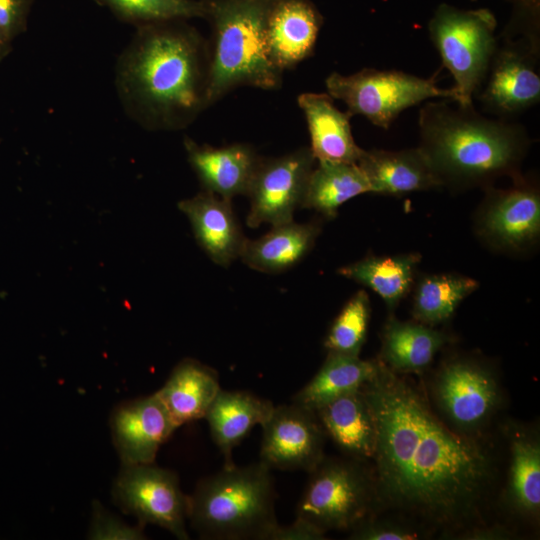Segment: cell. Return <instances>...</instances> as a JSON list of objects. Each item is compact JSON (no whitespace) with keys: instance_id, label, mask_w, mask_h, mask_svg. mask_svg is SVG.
<instances>
[{"instance_id":"obj_1","label":"cell","mask_w":540,"mask_h":540,"mask_svg":"<svg viewBox=\"0 0 540 540\" xmlns=\"http://www.w3.org/2000/svg\"><path fill=\"white\" fill-rule=\"evenodd\" d=\"M362 391L376 426L372 470L377 508L455 536L482 520L496 466L478 437L461 434L408 380L379 360Z\"/></svg>"},{"instance_id":"obj_2","label":"cell","mask_w":540,"mask_h":540,"mask_svg":"<svg viewBox=\"0 0 540 540\" xmlns=\"http://www.w3.org/2000/svg\"><path fill=\"white\" fill-rule=\"evenodd\" d=\"M186 20L136 27L118 58L115 84L126 113L148 130H178L207 108L210 47Z\"/></svg>"},{"instance_id":"obj_3","label":"cell","mask_w":540,"mask_h":540,"mask_svg":"<svg viewBox=\"0 0 540 540\" xmlns=\"http://www.w3.org/2000/svg\"><path fill=\"white\" fill-rule=\"evenodd\" d=\"M428 101L419 110L420 150L441 186L465 189L503 176H522L520 168L531 140L519 123L488 118L473 105Z\"/></svg>"},{"instance_id":"obj_4","label":"cell","mask_w":540,"mask_h":540,"mask_svg":"<svg viewBox=\"0 0 540 540\" xmlns=\"http://www.w3.org/2000/svg\"><path fill=\"white\" fill-rule=\"evenodd\" d=\"M271 468L234 465L198 481L188 495V520L203 539L268 540L278 524Z\"/></svg>"},{"instance_id":"obj_5","label":"cell","mask_w":540,"mask_h":540,"mask_svg":"<svg viewBox=\"0 0 540 540\" xmlns=\"http://www.w3.org/2000/svg\"><path fill=\"white\" fill-rule=\"evenodd\" d=\"M213 29L206 92L207 107L240 86L278 89L282 71L273 63L266 40L271 0H204Z\"/></svg>"},{"instance_id":"obj_6","label":"cell","mask_w":540,"mask_h":540,"mask_svg":"<svg viewBox=\"0 0 540 540\" xmlns=\"http://www.w3.org/2000/svg\"><path fill=\"white\" fill-rule=\"evenodd\" d=\"M496 26L488 9L461 10L447 4L439 5L429 21L430 39L454 79L459 105H473L498 46Z\"/></svg>"},{"instance_id":"obj_7","label":"cell","mask_w":540,"mask_h":540,"mask_svg":"<svg viewBox=\"0 0 540 540\" xmlns=\"http://www.w3.org/2000/svg\"><path fill=\"white\" fill-rule=\"evenodd\" d=\"M365 461L327 458L310 476L296 508V518L325 533L351 530L377 508L373 472Z\"/></svg>"},{"instance_id":"obj_8","label":"cell","mask_w":540,"mask_h":540,"mask_svg":"<svg viewBox=\"0 0 540 540\" xmlns=\"http://www.w3.org/2000/svg\"><path fill=\"white\" fill-rule=\"evenodd\" d=\"M325 85L333 99L346 104L351 116L362 115L383 129H388L402 111L426 100L456 101L454 89L438 87L434 77L426 79L398 70L364 68L350 75L333 72Z\"/></svg>"},{"instance_id":"obj_9","label":"cell","mask_w":540,"mask_h":540,"mask_svg":"<svg viewBox=\"0 0 540 540\" xmlns=\"http://www.w3.org/2000/svg\"><path fill=\"white\" fill-rule=\"evenodd\" d=\"M431 396L442 420L455 431L479 437L501 403L494 373L479 361H445L431 382Z\"/></svg>"},{"instance_id":"obj_10","label":"cell","mask_w":540,"mask_h":540,"mask_svg":"<svg viewBox=\"0 0 540 540\" xmlns=\"http://www.w3.org/2000/svg\"><path fill=\"white\" fill-rule=\"evenodd\" d=\"M115 503L141 526L154 524L180 540L189 539L188 495L177 474L152 464L123 465L113 486Z\"/></svg>"},{"instance_id":"obj_11","label":"cell","mask_w":540,"mask_h":540,"mask_svg":"<svg viewBox=\"0 0 540 540\" xmlns=\"http://www.w3.org/2000/svg\"><path fill=\"white\" fill-rule=\"evenodd\" d=\"M540 46L530 40L507 39L498 44L485 78L474 96L484 111L505 119L540 101Z\"/></svg>"},{"instance_id":"obj_12","label":"cell","mask_w":540,"mask_h":540,"mask_svg":"<svg viewBox=\"0 0 540 540\" xmlns=\"http://www.w3.org/2000/svg\"><path fill=\"white\" fill-rule=\"evenodd\" d=\"M476 230L493 248L510 253L527 251L540 234V194L535 181L523 175L507 189L487 187L479 207Z\"/></svg>"},{"instance_id":"obj_13","label":"cell","mask_w":540,"mask_h":540,"mask_svg":"<svg viewBox=\"0 0 540 540\" xmlns=\"http://www.w3.org/2000/svg\"><path fill=\"white\" fill-rule=\"evenodd\" d=\"M314 162L307 147L278 158H261L246 194L250 198L247 225L256 228L262 223L276 226L292 221L294 211L301 207Z\"/></svg>"},{"instance_id":"obj_14","label":"cell","mask_w":540,"mask_h":540,"mask_svg":"<svg viewBox=\"0 0 540 540\" xmlns=\"http://www.w3.org/2000/svg\"><path fill=\"white\" fill-rule=\"evenodd\" d=\"M260 461L271 469L311 472L325 457L316 413L296 403L274 406L261 425Z\"/></svg>"},{"instance_id":"obj_15","label":"cell","mask_w":540,"mask_h":540,"mask_svg":"<svg viewBox=\"0 0 540 540\" xmlns=\"http://www.w3.org/2000/svg\"><path fill=\"white\" fill-rule=\"evenodd\" d=\"M110 427L123 465L154 463L159 448L176 430L156 392L119 405Z\"/></svg>"},{"instance_id":"obj_16","label":"cell","mask_w":540,"mask_h":540,"mask_svg":"<svg viewBox=\"0 0 540 540\" xmlns=\"http://www.w3.org/2000/svg\"><path fill=\"white\" fill-rule=\"evenodd\" d=\"M323 18L310 0H271L266 40L273 63L289 69L314 51Z\"/></svg>"},{"instance_id":"obj_17","label":"cell","mask_w":540,"mask_h":540,"mask_svg":"<svg viewBox=\"0 0 540 540\" xmlns=\"http://www.w3.org/2000/svg\"><path fill=\"white\" fill-rule=\"evenodd\" d=\"M188 161L205 191L231 200L246 195L260 157L248 144L225 147L199 145L185 137Z\"/></svg>"},{"instance_id":"obj_18","label":"cell","mask_w":540,"mask_h":540,"mask_svg":"<svg viewBox=\"0 0 540 540\" xmlns=\"http://www.w3.org/2000/svg\"><path fill=\"white\" fill-rule=\"evenodd\" d=\"M195 238L210 259L228 266L240 256L246 238L231 206V200L203 190L179 202Z\"/></svg>"},{"instance_id":"obj_19","label":"cell","mask_w":540,"mask_h":540,"mask_svg":"<svg viewBox=\"0 0 540 540\" xmlns=\"http://www.w3.org/2000/svg\"><path fill=\"white\" fill-rule=\"evenodd\" d=\"M357 165L372 193L397 196L442 187L419 147L364 150Z\"/></svg>"},{"instance_id":"obj_20","label":"cell","mask_w":540,"mask_h":540,"mask_svg":"<svg viewBox=\"0 0 540 540\" xmlns=\"http://www.w3.org/2000/svg\"><path fill=\"white\" fill-rule=\"evenodd\" d=\"M298 104L306 118L315 160L358 162L364 149L354 140L348 112L340 111L328 93H302Z\"/></svg>"},{"instance_id":"obj_21","label":"cell","mask_w":540,"mask_h":540,"mask_svg":"<svg viewBox=\"0 0 540 540\" xmlns=\"http://www.w3.org/2000/svg\"><path fill=\"white\" fill-rule=\"evenodd\" d=\"M270 400L246 391L220 389L204 418L210 428L213 442L224 459L225 468L233 467L234 448L253 427L262 425L273 411Z\"/></svg>"},{"instance_id":"obj_22","label":"cell","mask_w":540,"mask_h":540,"mask_svg":"<svg viewBox=\"0 0 540 540\" xmlns=\"http://www.w3.org/2000/svg\"><path fill=\"white\" fill-rule=\"evenodd\" d=\"M217 371L198 360L186 358L172 370L156 392L176 429L204 418L220 391Z\"/></svg>"},{"instance_id":"obj_23","label":"cell","mask_w":540,"mask_h":540,"mask_svg":"<svg viewBox=\"0 0 540 540\" xmlns=\"http://www.w3.org/2000/svg\"><path fill=\"white\" fill-rule=\"evenodd\" d=\"M326 434L348 457L372 459L376 426L362 388L343 395L315 411Z\"/></svg>"},{"instance_id":"obj_24","label":"cell","mask_w":540,"mask_h":540,"mask_svg":"<svg viewBox=\"0 0 540 540\" xmlns=\"http://www.w3.org/2000/svg\"><path fill=\"white\" fill-rule=\"evenodd\" d=\"M451 341L450 335L432 326L391 317L383 329L379 361L398 374L421 373Z\"/></svg>"},{"instance_id":"obj_25","label":"cell","mask_w":540,"mask_h":540,"mask_svg":"<svg viewBox=\"0 0 540 540\" xmlns=\"http://www.w3.org/2000/svg\"><path fill=\"white\" fill-rule=\"evenodd\" d=\"M510 465L505 502L511 513L538 520L540 512V441L526 428L510 429Z\"/></svg>"},{"instance_id":"obj_26","label":"cell","mask_w":540,"mask_h":540,"mask_svg":"<svg viewBox=\"0 0 540 540\" xmlns=\"http://www.w3.org/2000/svg\"><path fill=\"white\" fill-rule=\"evenodd\" d=\"M320 232L318 223L292 221L273 226L256 240L246 239L240 256L250 268L279 273L300 262L312 249Z\"/></svg>"},{"instance_id":"obj_27","label":"cell","mask_w":540,"mask_h":540,"mask_svg":"<svg viewBox=\"0 0 540 540\" xmlns=\"http://www.w3.org/2000/svg\"><path fill=\"white\" fill-rule=\"evenodd\" d=\"M378 365V360L327 353L318 372L293 396L292 402L315 412L323 405L361 389L374 377Z\"/></svg>"},{"instance_id":"obj_28","label":"cell","mask_w":540,"mask_h":540,"mask_svg":"<svg viewBox=\"0 0 540 540\" xmlns=\"http://www.w3.org/2000/svg\"><path fill=\"white\" fill-rule=\"evenodd\" d=\"M420 260L419 253L368 255L339 268L337 272L370 288L392 310L410 292Z\"/></svg>"},{"instance_id":"obj_29","label":"cell","mask_w":540,"mask_h":540,"mask_svg":"<svg viewBox=\"0 0 540 540\" xmlns=\"http://www.w3.org/2000/svg\"><path fill=\"white\" fill-rule=\"evenodd\" d=\"M368 192L369 182L357 163L318 161L309 176L301 207L334 218L342 204Z\"/></svg>"},{"instance_id":"obj_30","label":"cell","mask_w":540,"mask_h":540,"mask_svg":"<svg viewBox=\"0 0 540 540\" xmlns=\"http://www.w3.org/2000/svg\"><path fill=\"white\" fill-rule=\"evenodd\" d=\"M478 287L475 279L460 274L423 276L415 287L412 315L417 322L432 327L446 322Z\"/></svg>"},{"instance_id":"obj_31","label":"cell","mask_w":540,"mask_h":540,"mask_svg":"<svg viewBox=\"0 0 540 540\" xmlns=\"http://www.w3.org/2000/svg\"><path fill=\"white\" fill-rule=\"evenodd\" d=\"M119 20L135 27L145 24L205 18L204 0H93Z\"/></svg>"},{"instance_id":"obj_32","label":"cell","mask_w":540,"mask_h":540,"mask_svg":"<svg viewBox=\"0 0 540 540\" xmlns=\"http://www.w3.org/2000/svg\"><path fill=\"white\" fill-rule=\"evenodd\" d=\"M370 312L369 296L359 290L332 323L324 340L327 353L359 356L367 337Z\"/></svg>"},{"instance_id":"obj_33","label":"cell","mask_w":540,"mask_h":540,"mask_svg":"<svg viewBox=\"0 0 540 540\" xmlns=\"http://www.w3.org/2000/svg\"><path fill=\"white\" fill-rule=\"evenodd\" d=\"M421 530L426 529L416 523H408V520L377 518L372 514L349 530V539L412 540L425 534Z\"/></svg>"},{"instance_id":"obj_34","label":"cell","mask_w":540,"mask_h":540,"mask_svg":"<svg viewBox=\"0 0 540 540\" xmlns=\"http://www.w3.org/2000/svg\"><path fill=\"white\" fill-rule=\"evenodd\" d=\"M88 538L98 540H140L145 539V535L142 526H128L108 513L99 503H95Z\"/></svg>"},{"instance_id":"obj_35","label":"cell","mask_w":540,"mask_h":540,"mask_svg":"<svg viewBox=\"0 0 540 540\" xmlns=\"http://www.w3.org/2000/svg\"><path fill=\"white\" fill-rule=\"evenodd\" d=\"M34 0H0V32L10 42L27 27Z\"/></svg>"},{"instance_id":"obj_36","label":"cell","mask_w":540,"mask_h":540,"mask_svg":"<svg viewBox=\"0 0 540 540\" xmlns=\"http://www.w3.org/2000/svg\"><path fill=\"white\" fill-rule=\"evenodd\" d=\"M326 539V533L313 524L296 518L289 525L279 523L271 531L268 540H322Z\"/></svg>"},{"instance_id":"obj_37","label":"cell","mask_w":540,"mask_h":540,"mask_svg":"<svg viewBox=\"0 0 540 540\" xmlns=\"http://www.w3.org/2000/svg\"><path fill=\"white\" fill-rule=\"evenodd\" d=\"M455 536L460 539H472V540H492V539H511L514 534L508 530L505 526L501 525H478L468 528L464 531L457 533Z\"/></svg>"},{"instance_id":"obj_38","label":"cell","mask_w":540,"mask_h":540,"mask_svg":"<svg viewBox=\"0 0 540 540\" xmlns=\"http://www.w3.org/2000/svg\"><path fill=\"white\" fill-rule=\"evenodd\" d=\"M11 42L7 40L4 35L0 32V59L6 56V54L10 51L11 48Z\"/></svg>"}]
</instances>
